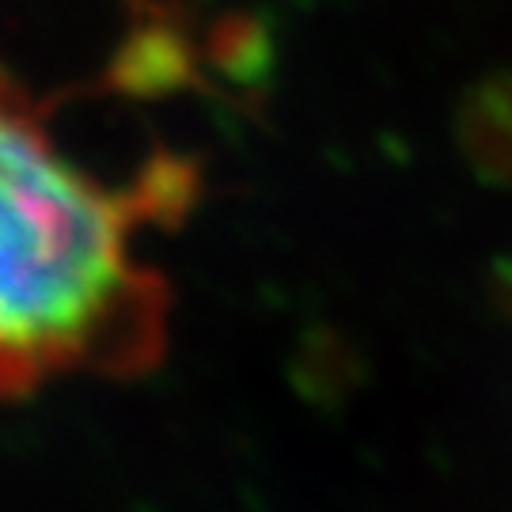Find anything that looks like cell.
<instances>
[{"mask_svg":"<svg viewBox=\"0 0 512 512\" xmlns=\"http://www.w3.org/2000/svg\"><path fill=\"white\" fill-rule=\"evenodd\" d=\"M459 137L478 179L512 186V84H486L463 107Z\"/></svg>","mask_w":512,"mask_h":512,"instance_id":"cell-3","label":"cell"},{"mask_svg":"<svg viewBox=\"0 0 512 512\" xmlns=\"http://www.w3.org/2000/svg\"><path fill=\"white\" fill-rule=\"evenodd\" d=\"M141 217L148 186L99 183L0 65V384L92 357L141 372L160 357L167 289L129 258Z\"/></svg>","mask_w":512,"mask_h":512,"instance_id":"cell-1","label":"cell"},{"mask_svg":"<svg viewBox=\"0 0 512 512\" xmlns=\"http://www.w3.org/2000/svg\"><path fill=\"white\" fill-rule=\"evenodd\" d=\"M368 380L361 346L342 327H304L289 357V384L296 399L319 414L346 410Z\"/></svg>","mask_w":512,"mask_h":512,"instance_id":"cell-2","label":"cell"}]
</instances>
